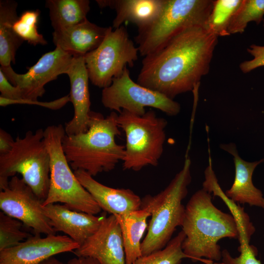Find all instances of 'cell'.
Segmentation results:
<instances>
[{
  "label": "cell",
  "mask_w": 264,
  "mask_h": 264,
  "mask_svg": "<svg viewBox=\"0 0 264 264\" xmlns=\"http://www.w3.org/2000/svg\"><path fill=\"white\" fill-rule=\"evenodd\" d=\"M238 250L240 254L237 257H232L227 249L222 250V262L224 264H262L256 258L258 251L254 246L250 243L240 244Z\"/></svg>",
  "instance_id": "f546056e"
},
{
  "label": "cell",
  "mask_w": 264,
  "mask_h": 264,
  "mask_svg": "<svg viewBox=\"0 0 264 264\" xmlns=\"http://www.w3.org/2000/svg\"><path fill=\"white\" fill-rule=\"evenodd\" d=\"M40 12L38 9L24 11L15 21L13 29L23 41L33 45H46L47 43L38 31L37 23Z\"/></svg>",
  "instance_id": "83f0119b"
},
{
  "label": "cell",
  "mask_w": 264,
  "mask_h": 264,
  "mask_svg": "<svg viewBox=\"0 0 264 264\" xmlns=\"http://www.w3.org/2000/svg\"><path fill=\"white\" fill-rule=\"evenodd\" d=\"M212 0H165L158 16L138 29L135 37L140 54L146 56L160 49L182 29L204 27L213 7Z\"/></svg>",
  "instance_id": "ba28073f"
},
{
  "label": "cell",
  "mask_w": 264,
  "mask_h": 264,
  "mask_svg": "<svg viewBox=\"0 0 264 264\" xmlns=\"http://www.w3.org/2000/svg\"><path fill=\"white\" fill-rule=\"evenodd\" d=\"M247 51L253 56V59L244 61L240 64V68L243 73H246L259 67L264 66V46L251 44Z\"/></svg>",
  "instance_id": "1f68e13d"
},
{
  "label": "cell",
  "mask_w": 264,
  "mask_h": 264,
  "mask_svg": "<svg viewBox=\"0 0 264 264\" xmlns=\"http://www.w3.org/2000/svg\"><path fill=\"white\" fill-rule=\"evenodd\" d=\"M17 174L44 202L49 187L50 156L42 129L28 131L22 138L18 136L11 150L0 154V190Z\"/></svg>",
  "instance_id": "5b68a950"
},
{
  "label": "cell",
  "mask_w": 264,
  "mask_h": 264,
  "mask_svg": "<svg viewBox=\"0 0 264 264\" xmlns=\"http://www.w3.org/2000/svg\"><path fill=\"white\" fill-rule=\"evenodd\" d=\"M70 101L69 95H67L50 102H39L38 100H30L27 99L10 100L0 96V106H7L12 104H29L36 105L51 110H58L63 107Z\"/></svg>",
  "instance_id": "4dcf8cb0"
},
{
  "label": "cell",
  "mask_w": 264,
  "mask_h": 264,
  "mask_svg": "<svg viewBox=\"0 0 264 264\" xmlns=\"http://www.w3.org/2000/svg\"><path fill=\"white\" fill-rule=\"evenodd\" d=\"M22 224L21 221L0 212V251L14 246L31 236L22 229Z\"/></svg>",
  "instance_id": "f1b7e54d"
},
{
  "label": "cell",
  "mask_w": 264,
  "mask_h": 264,
  "mask_svg": "<svg viewBox=\"0 0 264 264\" xmlns=\"http://www.w3.org/2000/svg\"><path fill=\"white\" fill-rule=\"evenodd\" d=\"M264 17V0H242L231 20L228 33H242L248 22H255L258 24Z\"/></svg>",
  "instance_id": "4316f807"
},
{
  "label": "cell",
  "mask_w": 264,
  "mask_h": 264,
  "mask_svg": "<svg viewBox=\"0 0 264 264\" xmlns=\"http://www.w3.org/2000/svg\"><path fill=\"white\" fill-rule=\"evenodd\" d=\"M88 0H47L45 7L54 31L59 30L87 19L90 10Z\"/></svg>",
  "instance_id": "603a6c76"
},
{
  "label": "cell",
  "mask_w": 264,
  "mask_h": 264,
  "mask_svg": "<svg viewBox=\"0 0 264 264\" xmlns=\"http://www.w3.org/2000/svg\"><path fill=\"white\" fill-rule=\"evenodd\" d=\"M67 264H100L96 260L86 257H77L70 259Z\"/></svg>",
  "instance_id": "e575fe53"
},
{
  "label": "cell",
  "mask_w": 264,
  "mask_h": 264,
  "mask_svg": "<svg viewBox=\"0 0 264 264\" xmlns=\"http://www.w3.org/2000/svg\"><path fill=\"white\" fill-rule=\"evenodd\" d=\"M65 135L62 124L49 126L44 130V140L50 156V182L43 206L60 202L72 210L96 215L101 208L80 183L64 152L62 142Z\"/></svg>",
  "instance_id": "8992f818"
},
{
  "label": "cell",
  "mask_w": 264,
  "mask_h": 264,
  "mask_svg": "<svg viewBox=\"0 0 264 264\" xmlns=\"http://www.w3.org/2000/svg\"><path fill=\"white\" fill-rule=\"evenodd\" d=\"M218 38L201 26L182 29L144 57L137 83L172 99L193 91L209 71Z\"/></svg>",
  "instance_id": "6da1fadb"
},
{
  "label": "cell",
  "mask_w": 264,
  "mask_h": 264,
  "mask_svg": "<svg viewBox=\"0 0 264 264\" xmlns=\"http://www.w3.org/2000/svg\"><path fill=\"white\" fill-rule=\"evenodd\" d=\"M101 102L105 108L120 113L125 110L140 116L145 113L147 107L169 116L176 115L180 111L178 102L133 81L127 67L121 76L113 79L110 86L103 89Z\"/></svg>",
  "instance_id": "30bf717a"
},
{
  "label": "cell",
  "mask_w": 264,
  "mask_h": 264,
  "mask_svg": "<svg viewBox=\"0 0 264 264\" xmlns=\"http://www.w3.org/2000/svg\"><path fill=\"white\" fill-rule=\"evenodd\" d=\"M74 173L102 210L111 215L121 216L141 208L142 199L131 190L113 188L103 185L83 170H76Z\"/></svg>",
  "instance_id": "e0dca14e"
},
{
  "label": "cell",
  "mask_w": 264,
  "mask_h": 264,
  "mask_svg": "<svg viewBox=\"0 0 264 264\" xmlns=\"http://www.w3.org/2000/svg\"><path fill=\"white\" fill-rule=\"evenodd\" d=\"M66 74L70 83V101L73 104L74 114L66 123V134L68 135L88 131L89 121L90 101L88 89L89 77L84 56H74Z\"/></svg>",
  "instance_id": "9a60e30c"
},
{
  "label": "cell",
  "mask_w": 264,
  "mask_h": 264,
  "mask_svg": "<svg viewBox=\"0 0 264 264\" xmlns=\"http://www.w3.org/2000/svg\"><path fill=\"white\" fill-rule=\"evenodd\" d=\"M0 96L8 99L17 100L23 99L20 89L8 81L0 69Z\"/></svg>",
  "instance_id": "d6a6232c"
},
{
  "label": "cell",
  "mask_w": 264,
  "mask_h": 264,
  "mask_svg": "<svg viewBox=\"0 0 264 264\" xmlns=\"http://www.w3.org/2000/svg\"><path fill=\"white\" fill-rule=\"evenodd\" d=\"M43 207L56 232L65 233L80 246L97 231L105 217L74 210L65 204H49Z\"/></svg>",
  "instance_id": "2e32d148"
},
{
  "label": "cell",
  "mask_w": 264,
  "mask_h": 264,
  "mask_svg": "<svg viewBox=\"0 0 264 264\" xmlns=\"http://www.w3.org/2000/svg\"><path fill=\"white\" fill-rule=\"evenodd\" d=\"M43 201L23 179L16 175L0 192V208L7 215L21 221L34 234H55L56 231L44 214Z\"/></svg>",
  "instance_id": "8fae6325"
},
{
  "label": "cell",
  "mask_w": 264,
  "mask_h": 264,
  "mask_svg": "<svg viewBox=\"0 0 264 264\" xmlns=\"http://www.w3.org/2000/svg\"><path fill=\"white\" fill-rule=\"evenodd\" d=\"M117 122L126 136L123 169L138 171L157 166L163 152L167 120L152 110L141 116L122 110Z\"/></svg>",
  "instance_id": "52a82bcc"
},
{
  "label": "cell",
  "mask_w": 264,
  "mask_h": 264,
  "mask_svg": "<svg viewBox=\"0 0 264 264\" xmlns=\"http://www.w3.org/2000/svg\"><path fill=\"white\" fill-rule=\"evenodd\" d=\"M220 148L233 156L235 168L233 183L224 193L225 196L236 203L264 209L263 194L254 186L252 178L255 169L264 162V158L254 162L245 161L240 156L233 143L222 144Z\"/></svg>",
  "instance_id": "ac0fdd59"
},
{
  "label": "cell",
  "mask_w": 264,
  "mask_h": 264,
  "mask_svg": "<svg viewBox=\"0 0 264 264\" xmlns=\"http://www.w3.org/2000/svg\"><path fill=\"white\" fill-rule=\"evenodd\" d=\"M263 25H264V20H263Z\"/></svg>",
  "instance_id": "74e56055"
},
{
  "label": "cell",
  "mask_w": 264,
  "mask_h": 264,
  "mask_svg": "<svg viewBox=\"0 0 264 264\" xmlns=\"http://www.w3.org/2000/svg\"><path fill=\"white\" fill-rule=\"evenodd\" d=\"M110 28L99 26L88 19L77 24L52 33V41L74 56H84L96 48L104 40Z\"/></svg>",
  "instance_id": "d6986e66"
},
{
  "label": "cell",
  "mask_w": 264,
  "mask_h": 264,
  "mask_svg": "<svg viewBox=\"0 0 264 264\" xmlns=\"http://www.w3.org/2000/svg\"><path fill=\"white\" fill-rule=\"evenodd\" d=\"M100 264H126L121 229L116 217L106 216L97 231L74 251Z\"/></svg>",
  "instance_id": "5bb4252c"
},
{
  "label": "cell",
  "mask_w": 264,
  "mask_h": 264,
  "mask_svg": "<svg viewBox=\"0 0 264 264\" xmlns=\"http://www.w3.org/2000/svg\"><path fill=\"white\" fill-rule=\"evenodd\" d=\"M39 264H67V263H64L62 261L58 260L55 257H50L45 261L42 262Z\"/></svg>",
  "instance_id": "d590c367"
},
{
  "label": "cell",
  "mask_w": 264,
  "mask_h": 264,
  "mask_svg": "<svg viewBox=\"0 0 264 264\" xmlns=\"http://www.w3.org/2000/svg\"><path fill=\"white\" fill-rule=\"evenodd\" d=\"M117 113L112 111L106 117L91 111L87 132L66 134L62 146L66 158L74 171L83 170L92 176L112 170L122 161L125 147L118 144L115 137L121 134Z\"/></svg>",
  "instance_id": "3957f363"
},
{
  "label": "cell",
  "mask_w": 264,
  "mask_h": 264,
  "mask_svg": "<svg viewBox=\"0 0 264 264\" xmlns=\"http://www.w3.org/2000/svg\"><path fill=\"white\" fill-rule=\"evenodd\" d=\"M205 180L203 182L202 189L209 193H213L225 202L229 207L231 214L236 219L240 231L239 242L240 244L250 243L252 236L255 231V228L248 214L244 212L243 208L236 204V203L227 198L221 189L212 167H207L204 172Z\"/></svg>",
  "instance_id": "cb8c5ba5"
},
{
  "label": "cell",
  "mask_w": 264,
  "mask_h": 264,
  "mask_svg": "<svg viewBox=\"0 0 264 264\" xmlns=\"http://www.w3.org/2000/svg\"><path fill=\"white\" fill-rule=\"evenodd\" d=\"M138 52L123 25L114 30L110 26L99 46L84 56L89 80L103 89L110 86L127 65L133 66Z\"/></svg>",
  "instance_id": "9c48e42d"
},
{
  "label": "cell",
  "mask_w": 264,
  "mask_h": 264,
  "mask_svg": "<svg viewBox=\"0 0 264 264\" xmlns=\"http://www.w3.org/2000/svg\"><path fill=\"white\" fill-rule=\"evenodd\" d=\"M101 8L116 11L112 27H120L125 22L136 25L138 29L151 23L161 13L165 0H97Z\"/></svg>",
  "instance_id": "ffe728a7"
},
{
  "label": "cell",
  "mask_w": 264,
  "mask_h": 264,
  "mask_svg": "<svg viewBox=\"0 0 264 264\" xmlns=\"http://www.w3.org/2000/svg\"><path fill=\"white\" fill-rule=\"evenodd\" d=\"M18 3L12 0L0 1V64L1 67L15 63V55L24 42L15 32L13 24L19 18Z\"/></svg>",
  "instance_id": "7402d4cb"
},
{
  "label": "cell",
  "mask_w": 264,
  "mask_h": 264,
  "mask_svg": "<svg viewBox=\"0 0 264 264\" xmlns=\"http://www.w3.org/2000/svg\"><path fill=\"white\" fill-rule=\"evenodd\" d=\"M185 235L181 230L163 248L141 256L133 264H181L182 259L190 258L183 251L182 244Z\"/></svg>",
  "instance_id": "484cf974"
},
{
  "label": "cell",
  "mask_w": 264,
  "mask_h": 264,
  "mask_svg": "<svg viewBox=\"0 0 264 264\" xmlns=\"http://www.w3.org/2000/svg\"><path fill=\"white\" fill-rule=\"evenodd\" d=\"M115 216L121 229L126 264H133L142 256L141 240L147 227V220L151 216L150 210L142 206L139 210Z\"/></svg>",
  "instance_id": "44dd1931"
},
{
  "label": "cell",
  "mask_w": 264,
  "mask_h": 264,
  "mask_svg": "<svg viewBox=\"0 0 264 264\" xmlns=\"http://www.w3.org/2000/svg\"><path fill=\"white\" fill-rule=\"evenodd\" d=\"M15 139L5 130L0 129V154H7L13 148Z\"/></svg>",
  "instance_id": "836d02e7"
},
{
  "label": "cell",
  "mask_w": 264,
  "mask_h": 264,
  "mask_svg": "<svg viewBox=\"0 0 264 264\" xmlns=\"http://www.w3.org/2000/svg\"><path fill=\"white\" fill-rule=\"evenodd\" d=\"M191 160L186 157L182 169L166 188L154 196L147 195L142 206L151 213L148 232L141 245L142 256L150 254L166 246L177 226H181L185 206L182 200L188 193L191 181Z\"/></svg>",
  "instance_id": "277c9868"
},
{
  "label": "cell",
  "mask_w": 264,
  "mask_h": 264,
  "mask_svg": "<svg viewBox=\"0 0 264 264\" xmlns=\"http://www.w3.org/2000/svg\"><path fill=\"white\" fill-rule=\"evenodd\" d=\"M201 264H224V263L223 262L220 263L218 262H212L208 263H202Z\"/></svg>",
  "instance_id": "8d00e7d4"
},
{
  "label": "cell",
  "mask_w": 264,
  "mask_h": 264,
  "mask_svg": "<svg viewBox=\"0 0 264 264\" xmlns=\"http://www.w3.org/2000/svg\"><path fill=\"white\" fill-rule=\"evenodd\" d=\"M242 0H213V7L204 28L219 36L230 35L228 28L234 14Z\"/></svg>",
  "instance_id": "d4e9b609"
},
{
  "label": "cell",
  "mask_w": 264,
  "mask_h": 264,
  "mask_svg": "<svg viewBox=\"0 0 264 264\" xmlns=\"http://www.w3.org/2000/svg\"><path fill=\"white\" fill-rule=\"evenodd\" d=\"M79 244L66 235L34 234L18 244L0 251V264H39L54 255L74 251Z\"/></svg>",
  "instance_id": "4fadbf2b"
},
{
  "label": "cell",
  "mask_w": 264,
  "mask_h": 264,
  "mask_svg": "<svg viewBox=\"0 0 264 264\" xmlns=\"http://www.w3.org/2000/svg\"><path fill=\"white\" fill-rule=\"evenodd\" d=\"M185 238L184 253L193 261L208 263L221 259L222 239L239 240V224L231 214L222 212L213 203L211 193L202 189L196 192L187 203L181 224Z\"/></svg>",
  "instance_id": "7a4b0ae2"
},
{
  "label": "cell",
  "mask_w": 264,
  "mask_h": 264,
  "mask_svg": "<svg viewBox=\"0 0 264 264\" xmlns=\"http://www.w3.org/2000/svg\"><path fill=\"white\" fill-rule=\"evenodd\" d=\"M74 57L56 46L54 50L44 54L24 74L16 73L11 66L0 69L8 81L20 89L23 99L36 101L45 93L47 83L66 73Z\"/></svg>",
  "instance_id": "7c38bea8"
}]
</instances>
